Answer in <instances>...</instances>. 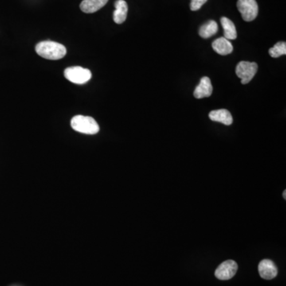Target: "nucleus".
Masks as SVG:
<instances>
[{
  "label": "nucleus",
  "instance_id": "obj_1",
  "mask_svg": "<svg viewBox=\"0 0 286 286\" xmlns=\"http://www.w3.org/2000/svg\"><path fill=\"white\" fill-rule=\"evenodd\" d=\"M40 57L47 60H59L66 55V48L60 43L52 41H41L35 47Z\"/></svg>",
  "mask_w": 286,
  "mask_h": 286
},
{
  "label": "nucleus",
  "instance_id": "obj_2",
  "mask_svg": "<svg viewBox=\"0 0 286 286\" xmlns=\"http://www.w3.org/2000/svg\"><path fill=\"white\" fill-rule=\"evenodd\" d=\"M71 127L77 132L86 134H95L99 131L97 122L90 116L76 115L71 120Z\"/></svg>",
  "mask_w": 286,
  "mask_h": 286
},
{
  "label": "nucleus",
  "instance_id": "obj_3",
  "mask_svg": "<svg viewBox=\"0 0 286 286\" xmlns=\"http://www.w3.org/2000/svg\"><path fill=\"white\" fill-rule=\"evenodd\" d=\"M64 77L73 84H84L92 78V72L87 68L80 66L67 68L64 70Z\"/></svg>",
  "mask_w": 286,
  "mask_h": 286
},
{
  "label": "nucleus",
  "instance_id": "obj_4",
  "mask_svg": "<svg viewBox=\"0 0 286 286\" xmlns=\"http://www.w3.org/2000/svg\"><path fill=\"white\" fill-rule=\"evenodd\" d=\"M237 7L244 21L255 20L259 14V6L256 0H238Z\"/></svg>",
  "mask_w": 286,
  "mask_h": 286
},
{
  "label": "nucleus",
  "instance_id": "obj_5",
  "mask_svg": "<svg viewBox=\"0 0 286 286\" xmlns=\"http://www.w3.org/2000/svg\"><path fill=\"white\" fill-rule=\"evenodd\" d=\"M258 68L257 63L240 61L236 66V72L238 77L241 79L242 84H248L258 72Z\"/></svg>",
  "mask_w": 286,
  "mask_h": 286
},
{
  "label": "nucleus",
  "instance_id": "obj_6",
  "mask_svg": "<svg viewBox=\"0 0 286 286\" xmlns=\"http://www.w3.org/2000/svg\"><path fill=\"white\" fill-rule=\"evenodd\" d=\"M237 270V263L233 260H228L219 266L215 272V275L219 280H230L236 275Z\"/></svg>",
  "mask_w": 286,
  "mask_h": 286
},
{
  "label": "nucleus",
  "instance_id": "obj_7",
  "mask_svg": "<svg viewBox=\"0 0 286 286\" xmlns=\"http://www.w3.org/2000/svg\"><path fill=\"white\" fill-rule=\"evenodd\" d=\"M259 272L263 279L271 280L278 275V269L274 262L270 259H264L259 263Z\"/></svg>",
  "mask_w": 286,
  "mask_h": 286
},
{
  "label": "nucleus",
  "instance_id": "obj_8",
  "mask_svg": "<svg viewBox=\"0 0 286 286\" xmlns=\"http://www.w3.org/2000/svg\"><path fill=\"white\" fill-rule=\"evenodd\" d=\"M213 88H212V82L210 78L208 76H204L201 78V82L197 88L195 89L194 97L197 99H202V98L209 97L212 95Z\"/></svg>",
  "mask_w": 286,
  "mask_h": 286
},
{
  "label": "nucleus",
  "instance_id": "obj_9",
  "mask_svg": "<svg viewBox=\"0 0 286 286\" xmlns=\"http://www.w3.org/2000/svg\"><path fill=\"white\" fill-rule=\"evenodd\" d=\"M115 10L114 11L113 19L115 23L122 24L127 19L128 6L124 0H117L115 2Z\"/></svg>",
  "mask_w": 286,
  "mask_h": 286
},
{
  "label": "nucleus",
  "instance_id": "obj_10",
  "mask_svg": "<svg viewBox=\"0 0 286 286\" xmlns=\"http://www.w3.org/2000/svg\"><path fill=\"white\" fill-rule=\"evenodd\" d=\"M209 119L214 122L223 123V124L230 126L233 123V118L232 114L226 109L216 110L211 111L209 113Z\"/></svg>",
  "mask_w": 286,
  "mask_h": 286
},
{
  "label": "nucleus",
  "instance_id": "obj_11",
  "mask_svg": "<svg viewBox=\"0 0 286 286\" xmlns=\"http://www.w3.org/2000/svg\"><path fill=\"white\" fill-rule=\"evenodd\" d=\"M212 48L216 53L222 56H226L232 53L233 45L229 40L225 37H220L212 42Z\"/></svg>",
  "mask_w": 286,
  "mask_h": 286
},
{
  "label": "nucleus",
  "instance_id": "obj_12",
  "mask_svg": "<svg viewBox=\"0 0 286 286\" xmlns=\"http://www.w3.org/2000/svg\"><path fill=\"white\" fill-rule=\"evenodd\" d=\"M108 0H84L80 3V10L87 14L95 13L105 6Z\"/></svg>",
  "mask_w": 286,
  "mask_h": 286
},
{
  "label": "nucleus",
  "instance_id": "obj_13",
  "mask_svg": "<svg viewBox=\"0 0 286 286\" xmlns=\"http://www.w3.org/2000/svg\"><path fill=\"white\" fill-rule=\"evenodd\" d=\"M221 25L224 29V37L228 40H235L237 37V31H236V25L233 21H231L226 17L221 18Z\"/></svg>",
  "mask_w": 286,
  "mask_h": 286
},
{
  "label": "nucleus",
  "instance_id": "obj_14",
  "mask_svg": "<svg viewBox=\"0 0 286 286\" xmlns=\"http://www.w3.org/2000/svg\"><path fill=\"white\" fill-rule=\"evenodd\" d=\"M218 31V24L216 21L210 20L200 28L199 34L203 38H209L212 36L215 35Z\"/></svg>",
  "mask_w": 286,
  "mask_h": 286
},
{
  "label": "nucleus",
  "instance_id": "obj_15",
  "mask_svg": "<svg viewBox=\"0 0 286 286\" xmlns=\"http://www.w3.org/2000/svg\"><path fill=\"white\" fill-rule=\"evenodd\" d=\"M269 53L274 58L286 54V43L285 41H279L276 43L274 47L269 49Z\"/></svg>",
  "mask_w": 286,
  "mask_h": 286
},
{
  "label": "nucleus",
  "instance_id": "obj_16",
  "mask_svg": "<svg viewBox=\"0 0 286 286\" xmlns=\"http://www.w3.org/2000/svg\"><path fill=\"white\" fill-rule=\"evenodd\" d=\"M208 0H191L190 9L193 11L198 10L202 7L203 5L207 2Z\"/></svg>",
  "mask_w": 286,
  "mask_h": 286
},
{
  "label": "nucleus",
  "instance_id": "obj_17",
  "mask_svg": "<svg viewBox=\"0 0 286 286\" xmlns=\"http://www.w3.org/2000/svg\"><path fill=\"white\" fill-rule=\"evenodd\" d=\"M283 197H284L285 200L286 199V190L284 191V193H283Z\"/></svg>",
  "mask_w": 286,
  "mask_h": 286
}]
</instances>
